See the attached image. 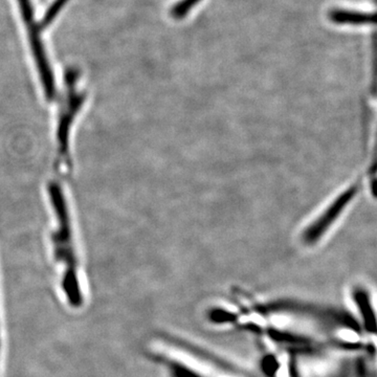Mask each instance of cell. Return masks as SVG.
Returning <instances> with one entry per match:
<instances>
[{
	"label": "cell",
	"instance_id": "5",
	"mask_svg": "<svg viewBox=\"0 0 377 377\" xmlns=\"http://www.w3.org/2000/svg\"><path fill=\"white\" fill-rule=\"evenodd\" d=\"M202 0H180L172 7L171 15L174 19L182 20L186 17L193 8H195Z\"/></svg>",
	"mask_w": 377,
	"mask_h": 377
},
{
	"label": "cell",
	"instance_id": "6",
	"mask_svg": "<svg viewBox=\"0 0 377 377\" xmlns=\"http://www.w3.org/2000/svg\"><path fill=\"white\" fill-rule=\"evenodd\" d=\"M68 1H70V0H55L52 5L48 8V12H46V15H44L41 23H39L42 30H46V28L54 21V19L57 17V15H58L59 12L62 10V8L64 7Z\"/></svg>",
	"mask_w": 377,
	"mask_h": 377
},
{
	"label": "cell",
	"instance_id": "1",
	"mask_svg": "<svg viewBox=\"0 0 377 377\" xmlns=\"http://www.w3.org/2000/svg\"><path fill=\"white\" fill-rule=\"evenodd\" d=\"M254 319L261 326H267L277 336L301 338L308 342H321L329 340L352 342L356 340L354 329L350 326L342 325L334 318L326 314L298 308L276 307L256 314Z\"/></svg>",
	"mask_w": 377,
	"mask_h": 377
},
{
	"label": "cell",
	"instance_id": "4",
	"mask_svg": "<svg viewBox=\"0 0 377 377\" xmlns=\"http://www.w3.org/2000/svg\"><path fill=\"white\" fill-rule=\"evenodd\" d=\"M330 21L340 26H366L374 23V15L366 12L352 11V10L332 9L328 14Z\"/></svg>",
	"mask_w": 377,
	"mask_h": 377
},
{
	"label": "cell",
	"instance_id": "3",
	"mask_svg": "<svg viewBox=\"0 0 377 377\" xmlns=\"http://www.w3.org/2000/svg\"><path fill=\"white\" fill-rule=\"evenodd\" d=\"M19 5L22 18L28 28V39H30V48L33 50L35 57L36 66L39 72L40 78L44 83V91L48 99L55 97V81L52 76V68L48 63L46 50H44V42L41 39L42 30L40 24L35 20V11L30 0H17Z\"/></svg>",
	"mask_w": 377,
	"mask_h": 377
},
{
	"label": "cell",
	"instance_id": "2",
	"mask_svg": "<svg viewBox=\"0 0 377 377\" xmlns=\"http://www.w3.org/2000/svg\"><path fill=\"white\" fill-rule=\"evenodd\" d=\"M149 350L156 358L186 370L196 377H247L171 338H154L150 342Z\"/></svg>",
	"mask_w": 377,
	"mask_h": 377
}]
</instances>
